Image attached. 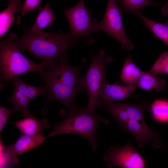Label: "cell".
Wrapping results in <instances>:
<instances>
[{"mask_svg":"<svg viewBox=\"0 0 168 168\" xmlns=\"http://www.w3.org/2000/svg\"><path fill=\"white\" fill-rule=\"evenodd\" d=\"M46 138L42 135L29 136L22 133L15 143L5 147V154L13 164H17L18 162V156L37 147L43 143Z\"/></svg>","mask_w":168,"mask_h":168,"instance_id":"10","label":"cell"},{"mask_svg":"<svg viewBox=\"0 0 168 168\" xmlns=\"http://www.w3.org/2000/svg\"><path fill=\"white\" fill-rule=\"evenodd\" d=\"M13 109L7 108L1 105H0V132L7 123L9 117L13 112Z\"/></svg>","mask_w":168,"mask_h":168,"instance_id":"24","label":"cell"},{"mask_svg":"<svg viewBox=\"0 0 168 168\" xmlns=\"http://www.w3.org/2000/svg\"><path fill=\"white\" fill-rule=\"evenodd\" d=\"M156 122L162 124L168 123V99L159 98L150 104L149 111Z\"/></svg>","mask_w":168,"mask_h":168,"instance_id":"19","label":"cell"},{"mask_svg":"<svg viewBox=\"0 0 168 168\" xmlns=\"http://www.w3.org/2000/svg\"><path fill=\"white\" fill-rule=\"evenodd\" d=\"M122 14L130 13L139 15L142 14V9L150 6H162L151 0H117Z\"/></svg>","mask_w":168,"mask_h":168,"instance_id":"18","label":"cell"},{"mask_svg":"<svg viewBox=\"0 0 168 168\" xmlns=\"http://www.w3.org/2000/svg\"><path fill=\"white\" fill-rule=\"evenodd\" d=\"M117 2V0H108L105 13L98 23L99 30L119 41L122 49L131 50L134 46L125 32L122 22V14Z\"/></svg>","mask_w":168,"mask_h":168,"instance_id":"8","label":"cell"},{"mask_svg":"<svg viewBox=\"0 0 168 168\" xmlns=\"http://www.w3.org/2000/svg\"><path fill=\"white\" fill-rule=\"evenodd\" d=\"M78 41L69 33L60 30L57 32L35 33L26 27L23 35L18 40L22 50L40 60L47 70L57 64V61Z\"/></svg>","mask_w":168,"mask_h":168,"instance_id":"2","label":"cell"},{"mask_svg":"<svg viewBox=\"0 0 168 168\" xmlns=\"http://www.w3.org/2000/svg\"><path fill=\"white\" fill-rule=\"evenodd\" d=\"M10 123L15 124L22 133L29 136L42 135L43 129L50 127L48 119H39L33 114L17 122Z\"/></svg>","mask_w":168,"mask_h":168,"instance_id":"13","label":"cell"},{"mask_svg":"<svg viewBox=\"0 0 168 168\" xmlns=\"http://www.w3.org/2000/svg\"><path fill=\"white\" fill-rule=\"evenodd\" d=\"M59 60L54 68L40 73L41 78L46 85L45 99L48 103L58 101L71 110L77 106L74 102L76 96L84 91L79 81V74L86 61L84 59L80 65L73 66L68 61L67 53Z\"/></svg>","mask_w":168,"mask_h":168,"instance_id":"1","label":"cell"},{"mask_svg":"<svg viewBox=\"0 0 168 168\" xmlns=\"http://www.w3.org/2000/svg\"><path fill=\"white\" fill-rule=\"evenodd\" d=\"M84 0H80L74 7L64 9L63 12L68 20L70 34L78 41L84 40L86 44H91V37L99 30L98 23L91 12L86 7Z\"/></svg>","mask_w":168,"mask_h":168,"instance_id":"7","label":"cell"},{"mask_svg":"<svg viewBox=\"0 0 168 168\" xmlns=\"http://www.w3.org/2000/svg\"><path fill=\"white\" fill-rule=\"evenodd\" d=\"M22 6L21 0H9L8 7L0 13V40L7 32L16 18V13L20 12Z\"/></svg>","mask_w":168,"mask_h":168,"instance_id":"14","label":"cell"},{"mask_svg":"<svg viewBox=\"0 0 168 168\" xmlns=\"http://www.w3.org/2000/svg\"><path fill=\"white\" fill-rule=\"evenodd\" d=\"M136 88V86L122 85L120 84L119 81L111 84L106 82L100 89V96L101 100H124L132 96V93L135 90Z\"/></svg>","mask_w":168,"mask_h":168,"instance_id":"12","label":"cell"},{"mask_svg":"<svg viewBox=\"0 0 168 168\" xmlns=\"http://www.w3.org/2000/svg\"><path fill=\"white\" fill-rule=\"evenodd\" d=\"M138 16L143 21L144 27L168 46V19L166 23H161L146 17L142 13Z\"/></svg>","mask_w":168,"mask_h":168,"instance_id":"20","label":"cell"},{"mask_svg":"<svg viewBox=\"0 0 168 168\" xmlns=\"http://www.w3.org/2000/svg\"><path fill=\"white\" fill-rule=\"evenodd\" d=\"M166 85L165 79L157 74L148 71L143 72L136 86L137 87H139L152 94V90L154 89L156 92L160 91L165 88Z\"/></svg>","mask_w":168,"mask_h":168,"instance_id":"16","label":"cell"},{"mask_svg":"<svg viewBox=\"0 0 168 168\" xmlns=\"http://www.w3.org/2000/svg\"><path fill=\"white\" fill-rule=\"evenodd\" d=\"M101 123L109 124L110 122L108 119L98 115L95 110L87 107L77 106L73 109L68 110L63 120L54 124L53 131L47 137L58 134H76L88 139L95 152L97 147V128Z\"/></svg>","mask_w":168,"mask_h":168,"instance_id":"5","label":"cell"},{"mask_svg":"<svg viewBox=\"0 0 168 168\" xmlns=\"http://www.w3.org/2000/svg\"><path fill=\"white\" fill-rule=\"evenodd\" d=\"M17 35L12 33L0 42V87L20 75L32 72L41 73L46 66L27 58L21 52Z\"/></svg>","mask_w":168,"mask_h":168,"instance_id":"4","label":"cell"},{"mask_svg":"<svg viewBox=\"0 0 168 168\" xmlns=\"http://www.w3.org/2000/svg\"><path fill=\"white\" fill-rule=\"evenodd\" d=\"M90 55L89 67L85 74L79 78V81L84 91L87 93V108L96 110L97 107H100V92L106 83V66L112 62L113 58L105 54L103 49H100L96 55L91 52Z\"/></svg>","mask_w":168,"mask_h":168,"instance_id":"6","label":"cell"},{"mask_svg":"<svg viewBox=\"0 0 168 168\" xmlns=\"http://www.w3.org/2000/svg\"><path fill=\"white\" fill-rule=\"evenodd\" d=\"M37 9L38 14L33 26L30 28L33 32L40 33L43 31V29L51 25L56 17L49 2L42 7H39Z\"/></svg>","mask_w":168,"mask_h":168,"instance_id":"17","label":"cell"},{"mask_svg":"<svg viewBox=\"0 0 168 168\" xmlns=\"http://www.w3.org/2000/svg\"><path fill=\"white\" fill-rule=\"evenodd\" d=\"M136 148L132 146L129 139L127 144L124 146L116 144L110 147L104 156L103 160L109 168H146L144 159L136 151Z\"/></svg>","mask_w":168,"mask_h":168,"instance_id":"9","label":"cell"},{"mask_svg":"<svg viewBox=\"0 0 168 168\" xmlns=\"http://www.w3.org/2000/svg\"><path fill=\"white\" fill-rule=\"evenodd\" d=\"M162 6L161 12L162 15L165 16L168 15V0Z\"/></svg>","mask_w":168,"mask_h":168,"instance_id":"25","label":"cell"},{"mask_svg":"<svg viewBox=\"0 0 168 168\" xmlns=\"http://www.w3.org/2000/svg\"><path fill=\"white\" fill-rule=\"evenodd\" d=\"M150 105L144 101L139 104L114 102L108 107L121 129L129 133L136 140L138 144L136 148L144 149L149 142L156 148H161L163 146L159 133L149 127L143 119L144 113L149 111Z\"/></svg>","mask_w":168,"mask_h":168,"instance_id":"3","label":"cell"},{"mask_svg":"<svg viewBox=\"0 0 168 168\" xmlns=\"http://www.w3.org/2000/svg\"><path fill=\"white\" fill-rule=\"evenodd\" d=\"M42 0H26L20 11L21 16H23L33 12L39 7Z\"/></svg>","mask_w":168,"mask_h":168,"instance_id":"22","label":"cell"},{"mask_svg":"<svg viewBox=\"0 0 168 168\" xmlns=\"http://www.w3.org/2000/svg\"><path fill=\"white\" fill-rule=\"evenodd\" d=\"M14 86L13 92L7 101L13 105L12 108L14 112L19 111L23 116L27 117L32 114L28 109V107L32 101L26 91L27 84L21 79L17 77L11 82Z\"/></svg>","mask_w":168,"mask_h":168,"instance_id":"11","label":"cell"},{"mask_svg":"<svg viewBox=\"0 0 168 168\" xmlns=\"http://www.w3.org/2000/svg\"><path fill=\"white\" fill-rule=\"evenodd\" d=\"M46 91V87L33 86L27 84L26 88V92L31 101L38 96L45 94Z\"/></svg>","mask_w":168,"mask_h":168,"instance_id":"23","label":"cell"},{"mask_svg":"<svg viewBox=\"0 0 168 168\" xmlns=\"http://www.w3.org/2000/svg\"><path fill=\"white\" fill-rule=\"evenodd\" d=\"M143 72L133 62L132 56L129 55L124 59L120 75V80L129 86H136Z\"/></svg>","mask_w":168,"mask_h":168,"instance_id":"15","label":"cell"},{"mask_svg":"<svg viewBox=\"0 0 168 168\" xmlns=\"http://www.w3.org/2000/svg\"><path fill=\"white\" fill-rule=\"evenodd\" d=\"M159 74H168V51L162 53L149 71Z\"/></svg>","mask_w":168,"mask_h":168,"instance_id":"21","label":"cell"}]
</instances>
